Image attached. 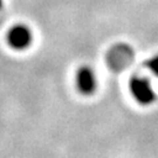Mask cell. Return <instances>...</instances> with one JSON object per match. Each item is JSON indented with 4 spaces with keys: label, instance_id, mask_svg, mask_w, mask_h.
I'll return each mask as SVG.
<instances>
[{
    "label": "cell",
    "instance_id": "obj_1",
    "mask_svg": "<svg viewBox=\"0 0 158 158\" xmlns=\"http://www.w3.org/2000/svg\"><path fill=\"white\" fill-rule=\"evenodd\" d=\"M129 90L134 100L141 106H150L157 100L156 90L148 77L134 76L129 82Z\"/></svg>",
    "mask_w": 158,
    "mask_h": 158
},
{
    "label": "cell",
    "instance_id": "obj_2",
    "mask_svg": "<svg viewBox=\"0 0 158 158\" xmlns=\"http://www.w3.org/2000/svg\"><path fill=\"white\" fill-rule=\"evenodd\" d=\"M8 46L15 51H25L33 44V31L25 23L13 25L6 34Z\"/></svg>",
    "mask_w": 158,
    "mask_h": 158
},
{
    "label": "cell",
    "instance_id": "obj_3",
    "mask_svg": "<svg viewBox=\"0 0 158 158\" xmlns=\"http://www.w3.org/2000/svg\"><path fill=\"white\" fill-rule=\"evenodd\" d=\"M75 85L77 90L85 96L93 95L98 87V80L95 70L90 66H81L75 73Z\"/></svg>",
    "mask_w": 158,
    "mask_h": 158
},
{
    "label": "cell",
    "instance_id": "obj_4",
    "mask_svg": "<svg viewBox=\"0 0 158 158\" xmlns=\"http://www.w3.org/2000/svg\"><path fill=\"white\" fill-rule=\"evenodd\" d=\"M148 69L158 79V54H155L147 61Z\"/></svg>",
    "mask_w": 158,
    "mask_h": 158
}]
</instances>
